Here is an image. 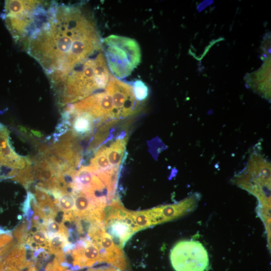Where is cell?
<instances>
[{
  "mask_svg": "<svg viewBox=\"0 0 271 271\" xmlns=\"http://www.w3.org/2000/svg\"><path fill=\"white\" fill-rule=\"evenodd\" d=\"M104 211V229L115 245L122 248L131 236L138 232L132 218V212L124 208L118 198L107 204Z\"/></svg>",
  "mask_w": 271,
  "mask_h": 271,
  "instance_id": "5b68a950",
  "label": "cell"
},
{
  "mask_svg": "<svg viewBox=\"0 0 271 271\" xmlns=\"http://www.w3.org/2000/svg\"><path fill=\"white\" fill-rule=\"evenodd\" d=\"M170 259L175 271H205L209 265L208 252L197 241L178 242L171 249Z\"/></svg>",
  "mask_w": 271,
  "mask_h": 271,
  "instance_id": "8992f818",
  "label": "cell"
},
{
  "mask_svg": "<svg viewBox=\"0 0 271 271\" xmlns=\"http://www.w3.org/2000/svg\"><path fill=\"white\" fill-rule=\"evenodd\" d=\"M103 255L102 250L94 242L87 241L73 251L72 261L74 265L80 267L91 266L103 262Z\"/></svg>",
  "mask_w": 271,
  "mask_h": 271,
  "instance_id": "9c48e42d",
  "label": "cell"
},
{
  "mask_svg": "<svg viewBox=\"0 0 271 271\" xmlns=\"http://www.w3.org/2000/svg\"><path fill=\"white\" fill-rule=\"evenodd\" d=\"M131 216L138 231L147 228L152 225L149 210L132 212Z\"/></svg>",
  "mask_w": 271,
  "mask_h": 271,
  "instance_id": "7c38bea8",
  "label": "cell"
},
{
  "mask_svg": "<svg viewBox=\"0 0 271 271\" xmlns=\"http://www.w3.org/2000/svg\"><path fill=\"white\" fill-rule=\"evenodd\" d=\"M134 96L137 100L142 102L149 95L148 86L142 80H136L131 84Z\"/></svg>",
  "mask_w": 271,
  "mask_h": 271,
  "instance_id": "4fadbf2b",
  "label": "cell"
},
{
  "mask_svg": "<svg viewBox=\"0 0 271 271\" xmlns=\"http://www.w3.org/2000/svg\"><path fill=\"white\" fill-rule=\"evenodd\" d=\"M31 164L30 159L16 153L10 144L9 131L0 123V178L16 177Z\"/></svg>",
  "mask_w": 271,
  "mask_h": 271,
  "instance_id": "ba28073f",
  "label": "cell"
},
{
  "mask_svg": "<svg viewBox=\"0 0 271 271\" xmlns=\"http://www.w3.org/2000/svg\"><path fill=\"white\" fill-rule=\"evenodd\" d=\"M65 238L60 235H55L51 237L50 240V245L55 249H58L62 247L65 244Z\"/></svg>",
  "mask_w": 271,
  "mask_h": 271,
  "instance_id": "9a60e30c",
  "label": "cell"
},
{
  "mask_svg": "<svg viewBox=\"0 0 271 271\" xmlns=\"http://www.w3.org/2000/svg\"><path fill=\"white\" fill-rule=\"evenodd\" d=\"M28 271H35L34 269H31L29 270Z\"/></svg>",
  "mask_w": 271,
  "mask_h": 271,
  "instance_id": "ac0fdd59",
  "label": "cell"
},
{
  "mask_svg": "<svg viewBox=\"0 0 271 271\" xmlns=\"http://www.w3.org/2000/svg\"><path fill=\"white\" fill-rule=\"evenodd\" d=\"M110 76L105 58L100 50L52 87L58 103L65 106L103 90Z\"/></svg>",
  "mask_w": 271,
  "mask_h": 271,
  "instance_id": "7a4b0ae2",
  "label": "cell"
},
{
  "mask_svg": "<svg viewBox=\"0 0 271 271\" xmlns=\"http://www.w3.org/2000/svg\"><path fill=\"white\" fill-rule=\"evenodd\" d=\"M101 41L94 21L81 9L53 2L24 46L53 86L101 50Z\"/></svg>",
  "mask_w": 271,
  "mask_h": 271,
  "instance_id": "6da1fadb",
  "label": "cell"
},
{
  "mask_svg": "<svg viewBox=\"0 0 271 271\" xmlns=\"http://www.w3.org/2000/svg\"><path fill=\"white\" fill-rule=\"evenodd\" d=\"M86 166L93 172H97L112 167L106 155L105 146L100 147L97 150L91 158L90 164Z\"/></svg>",
  "mask_w": 271,
  "mask_h": 271,
  "instance_id": "8fae6325",
  "label": "cell"
},
{
  "mask_svg": "<svg viewBox=\"0 0 271 271\" xmlns=\"http://www.w3.org/2000/svg\"><path fill=\"white\" fill-rule=\"evenodd\" d=\"M101 50L108 69L119 79L128 76L141 62L140 46L128 37L111 35L102 40Z\"/></svg>",
  "mask_w": 271,
  "mask_h": 271,
  "instance_id": "277c9868",
  "label": "cell"
},
{
  "mask_svg": "<svg viewBox=\"0 0 271 271\" xmlns=\"http://www.w3.org/2000/svg\"><path fill=\"white\" fill-rule=\"evenodd\" d=\"M38 1H7L3 15L14 39L23 45L45 19L50 7Z\"/></svg>",
  "mask_w": 271,
  "mask_h": 271,
  "instance_id": "3957f363",
  "label": "cell"
},
{
  "mask_svg": "<svg viewBox=\"0 0 271 271\" xmlns=\"http://www.w3.org/2000/svg\"><path fill=\"white\" fill-rule=\"evenodd\" d=\"M106 88L112 95L118 119L133 115L140 110L141 102L136 98L131 84L110 75Z\"/></svg>",
  "mask_w": 271,
  "mask_h": 271,
  "instance_id": "52a82bcc",
  "label": "cell"
},
{
  "mask_svg": "<svg viewBox=\"0 0 271 271\" xmlns=\"http://www.w3.org/2000/svg\"><path fill=\"white\" fill-rule=\"evenodd\" d=\"M58 203L60 206L65 211H69L73 209L75 204L74 194L62 193L58 196Z\"/></svg>",
  "mask_w": 271,
  "mask_h": 271,
  "instance_id": "5bb4252c",
  "label": "cell"
},
{
  "mask_svg": "<svg viewBox=\"0 0 271 271\" xmlns=\"http://www.w3.org/2000/svg\"><path fill=\"white\" fill-rule=\"evenodd\" d=\"M127 139V136L119 138L108 146H105L106 155L111 167H119L122 162Z\"/></svg>",
  "mask_w": 271,
  "mask_h": 271,
  "instance_id": "30bf717a",
  "label": "cell"
},
{
  "mask_svg": "<svg viewBox=\"0 0 271 271\" xmlns=\"http://www.w3.org/2000/svg\"><path fill=\"white\" fill-rule=\"evenodd\" d=\"M47 228L50 233L55 234L58 233L61 229L58 223L53 220H51L48 222Z\"/></svg>",
  "mask_w": 271,
  "mask_h": 271,
  "instance_id": "e0dca14e",
  "label": "cell"
},
{
  "mask_svg": "<svg viewBox=\"0 0 271 271\" xmlns=\"http://www.w3.org/2000/svg\"><path fill=\"white\" fill-rule=\"evenodd\" d=\"M32 239L34 242L36 244H42L44 243L46 240V236L43 231H38L35 232Z\"/></svg>",
  "mask_w": 271,
  "mask_h": 271,
  "instance_id": "2e32d148",
  "label": "cell"
}]
</instances>
